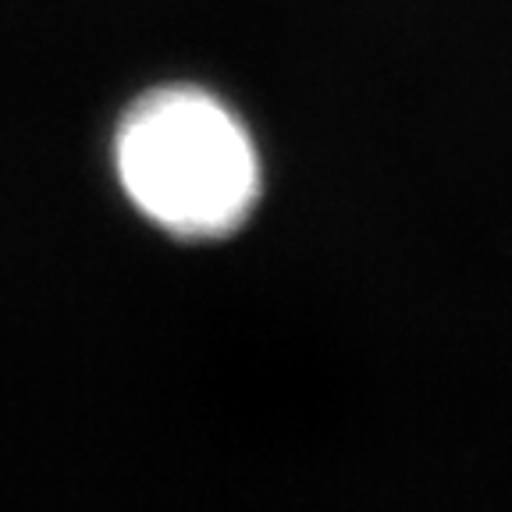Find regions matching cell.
Wrapping results in <instances>:
<instances>
[{
    "label": "cell",
    "mask_w": 512,
    "mask_h": 512,
    "mask_svg": "<svg viewBox=\"0 0 512 512\" xmlns=\"http://www.w3.org/2000/svg\"><path fill=\"white\" fill-rule=\"evenodd\" d=\"M114 171L128 203L178 239H224L260 203L264 168L242 118L203 86L136 96L114 128Z\"/></svg>",
    "instance_id": "cell-1"
}]
</instances>
